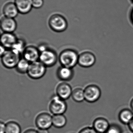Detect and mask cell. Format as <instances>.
Masks as SVG:
<instances>
[{"label": "cell", "instance_id": "cell-1", "mask_svg": "<svg viewBox=\"0 0 133 133\" xmlns=\"http://www.w3.org/2000/svg\"><path fill=\"white\" fill-rule=\"evenodd\" d=\"M79 55L77 51L74 50H64L59 56V62L61 66L73 69L78 64Z\"/></svg>", "mask_w": 133, "mask_h": 133}, {"label": "cell", "instance_id": "cell-2", "mask_svg": "<svg viewBox=\"0 0 133 133\" xmlns=\"http://www.w3.org/2000/svg\"><path fill=\"white\" fill-rule=\"evenodd\" d=\"M49 24L51 29L57 32L64 31L68 27L67 21L66 18L57 14L53 15L50 18Z\"/></svg>", "mask_w": 133, "mask_h": 133}, {"label": "cell", "instance_id": "cell-3", "mask_svg": "<svg viewBox=\"0 0 133 133\" xmlns=\"http://www.w3.org/2000/svg\"><path fill=\"white\" fill-rule=\"evenodd\" d=\"M1 62L4 66L8 69L15 68L21 59L20 54L11 49L7 50L1 56Z\"/></svg>", "mask_w": 133, "mask_h": 133}, {"label": "cell", "instance_id": "cell-4", "mask_svg": "<svg viewBox=\"0 0 133 133\" xmlns=\"http://www.w3.org/2000/svg\"><path fill=\"white\" fill-rule=\"evenodd\" d=\"M46 67L39 61L31 63L27 74L32 79H40L45 74Z\"/></svg>", "mask_w": 133, "mask_h": 133}, {"label": "cell", "instance_id": "cell-5", "mask_svg": "<svg viewBox=\"0 0 133 133\" xmlns=\"http://www.w3.org/2000/svg\"><path fill=\"white\" fill-rule=\"evenodd\" d=\"M49 109L51 113L54 115L63 114L66 111L67 105L65 100L57 96H54L49 106Z\"/></svg>", "mask_w": 133, "mask_h": 133}, {"label": "cell", "instance_id": "cell-6", "mask_svg": "<svg viewBox=\"0 0 133 133\" xmlns=\"http://www.w3.org/2000/svg\"><path fill=\"white\" fill-rule=\"evenodd\" d=\"M85 100L90 103L98 101L101 96L100 88L95 84H91L86 86L84 89Z\"/></svg>", "mask_w": 133, "mask_h": 133}, {"label": "cell", "instance_id": "cell-7", "mask_svg": "<svg viewBox=\"0 0 133 133\" xmlns=\"http://www.w3.org/2000/svg\"><path fill=\"white\" fill-rule=\"evenodd\" d=\"M57 60L56 53L52 50L48 49L40 53L39 61L46 67L53 66L56 63Z\"/></svg>", "mask_w": 133, "mask_h": 133}, {"label": "cell", "instance_id": "cell-8", "mask_svg": "<svg viewBox=\"0 0 133 133\" xmlns=\"http://www.w3.org/2000/svg\"><path fill=\"white\" fill-rule=\"evenodd\" d=\"M96 57L90 51H85L79 55L78 64L83 68L91 67L95 63Z\"/></svg>", "mask_w": 133, "mask_h": 133}, {"label": "cell", "instance_id": "cell-9", "mask_svg": "<svg viewBox=\"0 0 133 133\" xmlns=\"http://www.w3.org/2000/svg\"><path fill=\"white\" fill-rule=\"evenodd\" d=\"M35 124L39 129L48 130L52 125V116L48 113H40L36 117Z\"/></svg>", "mask_w": 133, "mask_h": 133}, {"label": "cell", "instance_id": "cell-10", "mask_svg": "<svg viewBox=\"0 0 133 133\" xmlns=\"http://www.w3.org/2000/svg\"><path fill=\"white\" fill-rule=\"evenodd\" d=\"M22 55L23 58L31 63L39 60L40 52L38 48L29 46L25 47Z\"/></svg>", "mask_w": 133, "mask_h": 133}, {"label": "cell", "instance_id": "cell-11", "mask_svg": "<svg viewBox=\"0 0 133 133\" xmlns=\"http://www.w3.org/2000/svg\"><path fill=\"white\" fill-rule=\"evenodd\" d=\"M72 91L71 85L65 82L59 84L56 88L57 95L64 100H67L71 96Z\"/></svg>", "mask_w": 133, "mask_h": 133}, {"label": "cell", "instance_id": "cell-12", "mask_svg": "<svg viewBox=\"0 0 133 133\" xmlns=\"http://www.w3.org/2000/svg\"><path fill=\"white\" fill-rule=\"evenodd\" d=\"M17 23L14 18L5 17L1 21V27L4 32L13 33L17 28Z\"/></svg>", "mask_w": 133, "mask_h": 133}, {"label": "cell", "instance_id": "cell-13", "mask_svg": "<svg viewBox=\"0 0 133 133\" xmlns=\"http://www.w3.org/2000/svg\"><path fill=\"white\" fill-rule=\"evenodd\" d=\"M110 125L106 119L99 117L93 121L92 127L98 133H106Z\"/></svg>", "mask_w": 133, "mask_h": 133}, {"label": "cell", "instance_id": "cell-14", "mask_svg": "<svg viewBox=\"0 0 133 133\" xmlns=\"http://www.w3.org/2000/svg\"><path fill=\"white\" fill-rule=\"evenodd\" d=\"M56 75L57 78L61 81H69L73 78L74 71L72 68L61 66L57 69Z\"/></svg>", "mask_w": 133, "mask_h": 133}, {"label": "cell", "instance_id": "cell-15", "mask_svg": "<svg viewBox=\"0 0 133 133\" xmlns=\"http://www.w3.org/2000/svg\"><path fill=\"white\" fill-rule=\"evenodd\" d=\"M17 39L13 33L4 32L1 36V45L6 49H11Z\"/></svg>", "mask_w": 133, "mask_h": 133}, {"label": "cell", "instance_id": "cell-16", "mask_svg": "<svg viewBox=\"0 0 133 133\" xmlns=\"http://www.w3.org/2000/svg\"><path fill=\"white\" fill-rule=\"evenodd\" d=\"M15 3L19 13L22 14H28L33 8L32 0H15Z\"/></svg>", "mask_w": 133, "mask_h": 133}, {"label": "cell", "instance_id": "cell-17", "mask_svg": "<svg viewBox=\"0 0 133 133\" xmlns=\"http://www.w3.org/2000/svg\"><path fill=\"white\" fill-rule=\"evenodd\" d=\"M3 12L5 17L13 18L16 17L19 13L16 4L12 2H9L4 5Z\"/></svg>", "mask_w": 133, "mask_h": 133}, {"label": "cell", "instance_id": "cell-18", "mask_svg": "<svg viewBox=\"0 0 133 133\" xmlns=\"http://www.w3.org/2000/svg\"><path fill=\"white\" fill-rule=\"evenodd\" d=\"M119 119L121 123L128 125L133 119V113L128 109H124L120 112Z\"/></svg>", "mask_w": 133, "mask_h": 133}, {"label": "cell", "instance_id": "cell-19", "mask_svg": "<svg viewBox=\"0 0 133 133\" xmlns=\"http://www.w3.org/2000/svg\"><path fill=\"white\" fill-rule=\"evenodd\" d=\"M67 123V119L63 114L54 115L52 116V125L56 128L64 127Z\"/></svg>", "mask_w": 133, "mask_h": 133}, {"label": "cell", "instance_id": "cell-20", "mask_svg": "<svg viewBox=\"0 0 133 133\" xmlns=\"http://www.w3.org/2000/svg\"><path fill=\"white\" fill-rule=\"evenodd\" d=\"M6 124V133H21V128L19 124L15 121H10Z\"/></svg>", "mask_w": 133, "mask_h": 133}, {"label": "cell", "instance_id": "cell-21", "mask_svg": "<svg viewBox=\"0 0 133 133\" xmlns=\"http://www.w3.org/2000/svg\"><path fill=\"white\" fill-rule=\"evenodd\" d=\"M30 63L24 59H21L16 66V70L18 72L21 74L27 73Z\"/></svg>", "mask_w": 133, "mask_h": 133}, {"label": "cell", "instance_id": "cell-22", "mask_svg": "<svg viewBox=\"0 0 133 133\" xmlns=\"http://www.w3.org/2000/svg\"><path fill=\"white\" fill-rule=\"evenodd\" d=\"M71 97L77 102H81L85 100L84 89L81 88H76L73 90Z\"/></svg>", "mask_w": 133, "mask_h": 133}, {"label": "cell", "instance_id": "cell-23", "mask_svg": "<svg viewBox=\"0 0 133 133\" xmlns=\"http://www.w3.org/2000/svg\"><path fill=\"white\" fill-rule=\"evenodd\" d=\"M25 42L22 39H18L16 42L10 49L17 53L21 54L23 53L25 47Z\"/></svg>", "mask_w": 133, "mask_h": 133}, {"label": "cell", "instance_id": "cell-24", "mask_svg": "<svg viewBox=\"0 0 133 133\" xmlns=\"http://www.w3.org/2000/svg\"><path fill=\"white\" fill-rule=\"evenodd\" d=\"M106 133H122V131L118 125L111 124Z\"/></svg>", "mask_w": 133, "mask_h": 133}, {"label": "cell", "instance_id": "cell-25", "mask_svg": "<svg viewBox=\"0 0 133 133\" xmlns=\"http://www.w3.org/2000/svg\"><path fill=\"white\" fill-rule=\"evenodd\" d=\"M44 4V0H32V7L36 9L41 8Z\"/></svg>", "mask_w": 133, "mask_h": 133}, {"label": "cell", "instance_id": "cell-26", "mask_svg": "<svg viewBox=\"0 0 133 133\" xmlns=\"http://www.w3.org/2000/svg\"><path fill=\"white\" fill-rule=\"evenodd\" d=\"M78 133H98L96 131L91 127H86L82 129Z\"/></svg>", "mask_w": 133, "mask_h": 133}, {"label": "cell", "instance_id": "cell-27", "mask_svg": "<svg viewBox=\"0 0 133 133\" xmlns=\"http://www.w3.org/2000/svg\"><path fill=\"white\" fill-rule=\"evenodd\" d=\"M0 133H6V124L4 122L1 121L0 123Z\"/></svg>", "mask_w": 133, "mask_h": 133}, {"label": "cell", "instance_id": "cell-28", "mask_svg": "<svg viewBox=\"0 0 133 133\" xmlns=\"http://www.w3.org/2000/svg\"><path fill=\"white\" fill-rule=\"evenodd\" d=\"M38 49L40 53L45 51L46 50L48 49V47L45 45H40L38 47Z\"/></svg>", "mask_w": 133, "mask_h": 133}, {"label": "cell", "instance_id": "cell-29", "mask_svg": "<svg viewBox=\"0 0 133 133\" xmlns=\"http://www.w3.org/2000/svg\"><path fill=\"white\" fill-rule=\"evenodd\" d=\"M129 19L131 24L133 25V7L131 9L129 13Z\"/></svg>", "mask_w": 133, "mask_h": 133}, {"label": "cell", "instance_id": "cell-30", "mask_svg": "<svg viewBox=\"0 0 133 133\" xmlns=\"http://www.w3.org/2000/svg\"><path fill=\"white\" fill-rule=\"evenodd\" d=\"M24 133H39L38 131L33 129H29L24 131Z\"/></svg>", "mask_w": 133, "mask_h": 133}, {"label": "cell", "instance_id": "cell-31", "mask_svg": "<svg viewBox=\"0 0 133 133\" xmlns=\"http://www.w3.org/2000/svg\"><path fill=\"white\" fill-rule=\"evenodd\" d=\"M0 48H1L0 54H1V56H3V55L5 53V52H6L7 50H6V48L4 47V46H3L2 45H1Z\"/></svg>", "mask_w": 133, "mask_h": 133}, {"label": "cell", "instance_id": "cell-32", "mask_svg": "<svg viewBox=\"0 0 133 133\" xmlns=\"http://www.w3.org/2000/svg\"><path fill=\"white\" fill-rule=\"evenodd\" d=\"M128 125L129 129L131 131L132 133H133V119L131 120V121Z\"/></svg>", "mask_w": 133, "mask_h": 133}, {"label": "cell", "instance_id": "cell-33", "mask_svg": "<svg viewBox=\"0 0 133 133\" xmlns=\"http://www.w3.org/2000/svg\"><path fill=\"white\" fill-rule=\"evenodd\" d=\"M38 131L39 133H49V131L46 129H39Z\"/></svg>", "mask_w": 133, "mask_h": 133}, {"label": "cell", "instance_id": "cell-34", "mask_svg": "<svg viewBox=\"0 0 133 133\" xmlns=\"http://www.w3.org/2000/svg\"><path fill=\"white\" fill-rule=\"evenodd\" d=\"M130 106L132 110H133V98L132 99V100H131V102Z\"/></svg>", "mask_w": 133, "mask_h": 133}, {"label": "cell", "instance_id": "cell-35", "mask_svg": "<svg viewBox=\"0 0 133 133\" xmlns=\"http://www.w3.org/2000/svg\"><path fill=\"white\" fill-rule=\"evenodd\" d=\"M130 1L133 4V0H130Z\"/></svg>", "mask_w": 133, "mask_h": 133}]
</instances>
